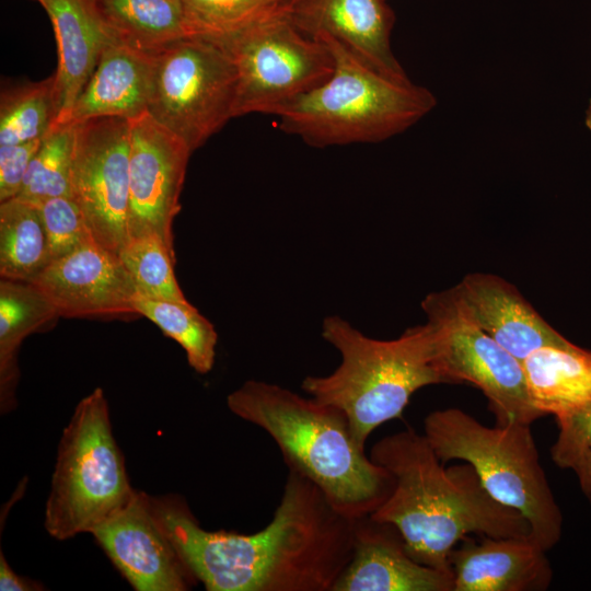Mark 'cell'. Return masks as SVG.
Masks as SVG:
<instances>
[{
	"instance_id": "cell-1",
	"label": "cell",
	"mask_w": 591,
	"mask_h": 591,
	"mask_svg": "<svg viewBox=\"0 0 591 591\" xmlns=\"http://www.w3.org/2000/svg\"><path fill=\"white\" fill-rule=\"evenodd\" d=\"M153 513L208 591H333L352 555L355 520L289 471L271 521L243 534L201 528L178 495L150 496Z\"/></svg>"
},
{
	"instance_id": "cell-2",
	"label": "cell",
	"mask_w": 591,
	"mask_h": 591,
	"mask_svg": "<svg viewBox=\"0 0 591 591\" xmlns=\"http://www.w3.org/2000/svg\"><path fill=\"white\" fill-rule=\"evenodd\" d=\"M369 456L393 477L391 493L369 517L394 525L409 556L422 565L452 572L450 553L471 534L532 535L526 518L496 500L472 465L444 467L424 433L386 436Z\"/></svg>"
},
{
	"instance_id": "cell-3",
	"label": "cell",
	"mask_w": 591,
	"mask_h": 591,
	"mask_svg": "<svg viewBox=\"0 0 591 591\" xmlns=\"http://www.w3.org/2000/svg\"><path fill=\"white\" fill-rule=\"evenodd\" d=\"M227 405L266 431L288 470L316 485L345 515H369L391 493L392 475L357 444L338 408L257 380L230 393Z\"/></svg>"
},
{
	"instance_id": "cell-4",
	"label": "cell",
	"mask_w": 591,
	"mask_h": 591,
	"mask_svg": "<svg viewBox=\"0 0 591 591\" xmlns=\"http://www.w3.org/2000/svg\"><path fill=\"white\" fill-rule=\"evenodd\" d=\"M322 336L338 350L341 361L331 374L305 376L301 387L344 413L361 449L380 425L402 416L416 391L447 384L434 362L427 324L382 340L331 315L323 321Z\"/></svg>"
},
{
	"instance_id": "cell-5",
	"label": "cell",
	"mask_w": 591,
	"mask_h": 591,
	"mask_svg": "<svg viewBox=\"0 0 591 591\" xmlns=\"http://www.w3.org/2000/svg\"><path fill=\"white\" fill-rule=\"evenodd\" d=\"M334 70L276 116L279 128L312 147L375 143L404 132L437 104L424 86L389 78L329 37Z\"/></svg>"
},
{
	"instance_id": "cell-6",
	"label": "cell",
	"mask_w": 591,
	"mask_h": 591,
	"mask_svg": "<svg viewBox=\"0 0 591 591\" xmlns=\"http://www.w3.org/2000/svg\"><path fill=\"white\" fill-rule=\"evenodd\" d=\"M424 434L442 463L461 460L472 465L496 500L526 518L532 536L545 551L559 542L563 514L530 424L488 427L462 409L445 408L425 418Z\"/></svg>"
},
{
	"instance_id": "cell-7",
	"label": "cell",
	"mask_w": 591,
	"mask_h": 591,
	"mask_svg": "<svg viewBox=\"0 0 591 591\" xmlns=\"http://www.w3.org/2000/svg\"><path fill=\"white\" fill-rule=\"evenodd\" d=\"M136 493L113 433L107 399L96 387L78 403L62 430L44 526L58 541L91 534Z\"/></svg>"
},
{
	"instance_id": "cell-8",
	"label": "cell",
	"mask_w": 591,
	"mask_h": 591,
	"mask_svg": "<svg viewBox=\"0 0 591 591\" xmlns=\"http://www.w3.org/2000/svg\"><path fill=\"white\" fill-rule=\"evenodd\" d=\"M236 84L223 46L187 36L154 54L148 113L194 151L234 118Z\"/></svg>"
},
{
	"instance_id": "cell-9",
	"label": "cell",
	"mask_w": 591,
	"mask_h": 591,
	"mask_svg": "<svg viewBox=\"0 0 591 591\" xmlns=\"http://www.w3.org/2000/svg\"><path fill=\"white\" fill-rule=\"evenodd\" d=\"M289 8L216 42L230 53L236 67L234 118L255 113L276 116L334 70L329 48L303 33L291 20Z\"/></svg>"
},
{
	"instance_id": "cell-10",
	"label": "cell",
	"mask_w": 591,
	"mask_h": 591,
	"mask_svg": "<svg viewBox=\"0 0 591 591\" xmlns=\"http://www.w3.org/2000/svg\"><path fill=\"white\" fill-rule=\"evenodd\" d=\"M421 309L447 384L478 387L499 425H531L544 416L531 402L522 361L474 322L453 288L427 294Z\"/></svg>"
},
{
	"instance_id": "cell-11",
	"label": "cell",
	"mask_w": 591,
	"mask_h": 591,
	"mask_svg": "<svg viewBox=\"0 0 591 591\" xmlns=\"http://www.w3.org/2000/svg\"><path fill=\"white\" fill-rule=\"evenodd\" d=\"M130 119L94 117L74 124L71 198L92 236L118 254L128 239Z\"/></svg>"
},
{
	"instance_id": "cell-12",
	"label": "cell",
	"mask_w": 591,
	"mask_h": 591,
	"mask_svg": "<svg viewBox=\"0 0 591 591\" xmlns=\"http://www.w3.org/2000/svg\"><path fill=\"white\" fill-rule=\"evenodd\" d=\"M192 152L148 112L130 119L128 237L155 234L174 250L172 228Z\"/></svg>"
},
{
	"instance_id": "cell-13",
	"label": "cell",
	"mask_w": 591,
	"mask_h": 591,
	"mask_svg": "<svg viewBox=\"0 0 591 591\" xmlns=\"http://www.w3.org/2000/svg\"><path fill=\"white\" fill-rule=\"evenodd\" d=\"M91 535L137 591H185L197 579L161 529L150 495L137 490Z\"/></svg>"
},
{
	"instance_id": "cell-14",
	"label": "cell",
	"mask_w": 591,
	"mask_h": 591,
	"mask_svg": "<svg viewBox=\"0 0 591 591\" xmlns=\"http://www.w3.org/2000/svg\"><path fill=\"white\" fill-rule=\"evenodd\" d=\"M53 302L59 316L137 314L135 283L118 254L93 236L50 262L28 281Z\"/></svg>"
},
{
	"instance_id": "cell-15",
	"label": "cell",
	"mask_w": 591,
	"mask_h": 591,
	"mask_svg": "<svg viewBox=\"0 0 591 591\" xmlns=\"http://www.w3.org/2000/svg\"><path fill=\"white\" fill-rule=\"evenodd\" d=\"M293 23L311 37H329L380 73L409 78L393 54L394 13L385 0H291Z\"/></svg>"
},
{
	"instance_id": "cell-16",
	"label": "cell",
	"mask_w": 591,
	"mask_h": 591,
	"mask_svg": "<svg viewBox=\"0 0 591 591\" xmlns=\"http://www.w3.org/2000/svg\"><path fill=\"white\" fill-rule=\"evenodd\" d=\"M333 591H454V580L413 559L394 525L364 515L355 520L351 559Z\"/></svg>"
},
{
	"instance_id": "cell-17",
	"label": "cell",
	"mask_w": 591,
	"mask_h": 591,
	"mask_svg": "<svg viewBox=\"0 0 591 591\" xmlns=\"http://www.w3.org/2000/svg\"><path fill=\"white\" fill-rule=\"evenodd\" d=\"M452 288L474 322L520 361L542 347L571 343L499 276L468 274Z\"/></svg>"
},
{
	"instance_id": "cell-18",
	"label": "cell",
	"mask_w": 591,
	"mask_h": 591,
	"mask_svg": "<svg viewBox=\"0 0 591 591\" xmlns=\"http://www.w3.org/2000/svg\"><path fill=\"white\" fill-rule=\"evenodd\" d=\"M461 542L449 556L454 591H543L552 582L547 551L532 535Z\"/></svg>"
},
{
	"instance_id": "cell-19",
	"label": "cell",
	"mask_w": 591,
	"mask_h": 591,
	"mask_svg": "<svg viewBox=\"0 0 591 591\" xmlns=\"http://www.w3.org/2000/svg\"><path fill=\"white\" fill-rule=\"evenodd\" d=\"M153 57L112 33L65 123L77 124L103 116L132 119L148 112Z\"/></svg>"
},
{
	"instance_id": "cell-20",
	"label": "cell",
	"mask_w": 591,
	"mask_h": 591,
	"mask_svg": "<svg viewBox=\"0 0 591 591\" xmlns=\"http://www.w3.org/2000/svg\"><path fill=\"white\" fill-rule=\"evenodd\" d=\"M55 32L56 124L65 123L112 36L92 0H47L43 7Z\"/></svg>"
},
{
	"instance_id": "cell-21",
	"label": "cell",
	"mask_w": 591,
	"mask_h": 591,
	"mask_svg": "<svg viewBox=\"0 0 591 591\" xmlns=\"http://www.w3.org/2000/svg\"><path fill=\"white\" fill-rule=\"evenodd\" d=\"M533 406L559 416L591 401V350L572 343L545 346L522 360Z\"/></svg>"
},
{
	"instance_id": "cell-22",
	"label": "cell",
	"mask_w": 591,
	"mask_h": 591,
	"mask_svg": "<svg viewBox=\"0 0 591 591\" xmlns=\"http://www.w3.org/2000/svg\"><path fill=\"white\" fill-rule=\"evenodd\" d=\"M59 316L46 294L31 282L0 280V412L16 407L18 351L32 333Z\"/></svg>"
},
{
	"instance_id": "cell-23",
	"label": "cell",
	"mask_w": 591,
	"mask_h": 591,
	"mask_svg": "<svg viewBox=\"0 0 591 591\" xmlns=\"http://www.w3.org/2000/svg\"><path fill=\"white\" fill-rule=\"evenodd\" d=\"M108 30L124 43L154 55L187 37L182 0H92Z\"/></svg>"
},
{
	"instance_id": "cell-24",
	"label": "cell",
	"mask_w": 591,
	"mask_h": 591,
	"mask_svg": "<svg viewBox=\"0 0 591 591\" xmlns=\"http://www.w3.org/2000/svg\"><path fill=\"white\" fill-rule=\"evenodd\" d=\"M50 263L36 205L14 197L0 202V276L31 281Z\"/></svg>"
},
{
	"instance_id": "cell-25",
	"label": "cell",
	"mask_w": 591,
	"mask_h": 591,
	"mask_svg": "<svg viewBox=\"0 0 591 591\" xmlns=\"http://www.w3.org/2000/svg\"><path fill=\"white\" fill-rule=\"evenodd\" d=\"M137 314L154 323L185 351L188 364L198 373H208L216 360L218 334L212 323L188 301L150 299L137 294Z\"/></svg>"
},
{
	"instance_id": "cell-26",
	"label": "cell",
	"mask_w": 591,
	"mask_h": 591,
	"mask_svg": "<svg viewBox=\"0 0 591 591\" xmlns=\"http://www.w3.org/2000/svg\"><path fill=\"white\" fill-rule=\"evenodd\" d=\"M57 118L55 76L1 93L0 146L44 138Z\"/></svg>"
},
{
	"instance_id": "cell-27",
	"label": "cell",
	"mask_w": 591,
	"mask_h": 591,
	"mask_svg": "<svg viewBox=\"0 0 591 591\" xmlns=\"http://www.w3.org/2000/svg\"><path fill=\"white\" fill-rule=\"evenodd\" d=\"M188 36L225 40L289 8L291 0H182Z\"/></svg>"
},
{
	"instance_id": "cell-28",
	"label": "cell",
	"mask_w": 591,
	"mask_h": 591,
	"mask_svg": "<svg viewBox=\"0 0 591 591\" xmlns=\"http://www.w3.org/2000/svg\"><path fill=\"white\" fill-rule=\"evenodd\" d=\"M73 144L74 124L54 125L32 159L16 197L34 205L56 197H71Z\"/></svg>"
},
{
	"instance_id": "cell-29",
	"label": "cell",
	"mask_w": 591,
	"mask_h": 591,
	"mask_svg": "<svg viewBox=\"0 0 591 591\" xmlns=\"http://www.w3.org/2000/svg\"><path fill=\"white\" fill-rule=\"evenodd\" d=\"M137 294L158 300L188 301L174 274V250L155 234L128 237L118 253Z\"/></svg>"
},
{
	"instance_id": "cell-30",
	"label": "cell",
	"mask_w": 591,
	"mask_h": 591,
	"mask_svg": "<svg viewBox=\"0 0 591 591\" xmlns=\"http://www.w3.org/2000/svg\"><path fill=\"white\" fill-rule=\"evenodd\" d=\"M44 224L50 262L60 258L92 236L71 197H56L36 205Z\"/></svg>"
},
{
	"instance_id": "cell-31",
	"label": "cell",
	"mask_w": 591,
	"mask_h": 591,
	"mask_svg": "<svg viewBox=\"0 0 591 591\" xmlns=\"http://www.w3.org/2000/svg\"><path fill=\"white\" fill-rule=\"evenodd\" d=\"M558 436L551 449L554 463L572 468L591 447V401L569 413L556 416Z\"/></svg>"
},
{
	"instance_id": "cell-32",
	"label": "cell",
	"mask_w": 591,
	"mask_h": 591,
	"mask_svg": "<svg viewBox=\"0 0 591 591\" xmlns=\"http://www.w3.org/2000/svg\"><path fill=\"white\" fill-rule=\"evenodd\" d=\"M42 139L0 146V202L19 195L30 163Z\"/></svg>"
},
{
	"instance_id": "cell-33",
	"label": "cell",
	"mask_w": 591,
	"mask_h": 591,
	"mask_svg": "<svg viewBox=\"0 0 591 591\" xmlns=\"http://www.w3.org/2000/svg\"><path fill=\"white\" fill-rule=\"evenodd\" d=\"M44 589V586L38 581L16 573L9 565L3 552H0L1 591H39Z\"/></svg>"
},
{
	"instance_id": "cell-34",
	"label": "cell",
	"mask_w": 591,
	"mask_h": 591,
	"mask_svg": "<svg viewBox=\"0 0 591 591\" xmlns=\"http://www.w3.org/2000/svg\"><path fill=\"white\" fill-rule=\"evenodd\" d=\"M587 500L591 503V447H589L571 468Z\"/></svg>"
},
{
	"instance_id": "cell-35",
	"label": "cell",
	"mask_w": 591,
	"mask_h": 591,
	"mask_svg": "<svg viewBox=\"0 0 591 591\" xmlns=\"http://www.w3.org/2000/svg\"><path fill=\"white\" fill-rule=\"evenodd\" d=\"M584 123H586L587 128L591 131V100H590V102L588 104V107H587V111H586Z\"/></svg>"
},
{
	"instance_id": "cell-36",
	"label": "cell",
	"mask_w": 591,
	"mask_h": 591,
	"mask_svg": "<svg viewBox=\"0 0 591 591\" xmlns=\"http://www.w3.org/2000/svg\"><path fill=\"white\" fill-rule=\"evenodd\" d=\"M34 1H37L42 7H44L47 0H34Z\"/></svg>"
}]
</instances>
